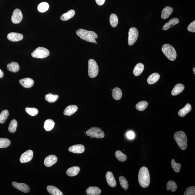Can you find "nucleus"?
Instances as JSON below:
<instances>
[{
	"instance_id": "a211bd4d",
	"label": "nucleus",
	"mask_w": 195,
	"mask_h": 195,
	"mask_svg": "<svg viewBox=\"0 0 195 195\" xmlns=\"http://www.w3.org/2000/svg\"><path fill=\"white\" fill-rule=\"evenodd\" d=\"M86 193L88 195H99L101 193V191L97 187L91 186L87 189Z\"/></svg>"
},
{
	"instance_id": "dca6fc26",
	"label": "nucleus",
	"mask_w": 195,
	"mask_h": 195,
	"mask_svg": "<svg viewBox=\"0 0 195 195\" xmlns=\"http://www.w3.org/2000/svg\"><path fill=\"white\" fill-rule=\"evenodd\" d=\"M19 83L24 87L30 88L32 87L34 84V80L30 78H26L21 79Z\"/></svg>"
},
{
	"instance_id": "f8f14e48",
	"label": "nucleus",
	"mask_w": 195,
	"mask_h": 195,
	"mask_svg": "<svg viewBox=\"0 0 195 195\" xmlns=\"http://www.w3.org/2000/svg\"><path fill=\"white\" fill-rule=\"evenodd\" d=\"M12 184L13 186H14V188L19 189L23 192L28 193L30 191V188L25 183H19L16 182H13Z\"/></svg>"
},
{
	"instance_id": "6ab92c4d",
	"label": "nucleus",
	"mask_w": 195,
	"mask_h": 195,
	"mask_svg": "<svg viewBox=\"0 0 195 195\" xmlns=\"http://www.w3.org/2000/svg\"><path fill=\"white\" fill-rule=\"evenodd\" d=\"M173 8L167 6L164 8L162 11L161 17L162 19H166L171 15L173 13Z\"/></svg>"
},
{
	"instance_id": "4c0bfd02",
	"label": "nucleus",
	"mask_w": 195,
	"mask_h": 195,
	"mask_svg": "<svg viewBox=\"0 0 195 195\" xmlns=\"http://www.w3.org/2000/svg\"><path fill=\"white\" fill-rule=\"evenodd\" d=\"M119 180L120 186L123 189L126 190L128 189L129 187L128 182L125 178L123 176H120Z\"/></svg>"
},
{
	"instance_id": "bb28decb",
	"label": "nucleus",
	"mask_w": 195,
	"mask_h": 195,
	"mask_svg": "<svg viewBox=\"0 0 195 195\" xmlns=\"http://www.w3.org/2000/svg\"><path fill=\"white\" fill-rule=\"evenodd\" d=\"M112 96L116 100L120 99L122 96V92L121 89L117 87L114 88L112 90Z\"/></svg>"
},
{
	"instance_id": "79ce46f5",
	"label": "nucleus",
	"mask_w": 195,
	"mask_h": 195,
	"mask_svg": "<svg viewBox=\"0 0 195 195\" xmlns=\"http://www.w3.org/2000/svg\"><path fill=\"white\" fill-rule=\"evenodd\" d=\"M25 111L28 114L32 116H36L38 113V110L36 108H25Z\"/></svg>"
},
{
	"instance_id": "a19ab883",
	"label": "nucleus",
	"mask_w": 195,
	"mask_h": 195,
	"mask_svg": "<svg viewBox=\"0 0 195 195\" xmlns=\"http://www.w3.org/2000/svg\"><path fill=\"white\" fill-rule=\"evenodd\" d=\"M171 163L172 168L174 171L177 173H179L181 166V164L177 163L174 159L172 160Z\"/></svg>"
},
{
	"instance_id": "5701e85b",
	"label": "nucleus",
	"mask_w": 195,
	"mask_h": 195,
	"mask_svg": "<svg viewBox=\"0 0 195 195\" xmlns=\"http://www.w3.org/2000/svg\"><path fill=\"white\" fill-rule=\"evenodd\" d=\"M191 104H187L184 107L178 111V115L180 117H183L187 114L191 112Z\"/></svg>"
},
{
	"instance_id": "4be33fe9",
	"label": "nucleus",
	"mask_w": 195,
	"mask_h": 195,
	"mask_svg": "<svg viewBox=\"0 0 195 195\" xmlns=\"http://www.w3.org/2000/svg\"><path fill=\"white\" fill-rule=\"evenodd\" d=\"M80 169L78 167H72L67 170L66 173L69 176L73 177L78 175L80 171Z\"/></svg>"
},
{
	"instance_id": "c9c22d12",
	"label": "nucleus",
	"mask_w": 195,
	"mask_h": 195,
	"mask_svg": "<svg viewBox=\"0 0 195 195\" xmlns=\"http://www.w3.org/2000/svg\"><path fill=\"white\" fill-rule=\"evenodd\" d=\"M115 157L120 162L125 161L127 159V156L125 154L123 153L120 150H117L115 152Z\"/></svg>"
},
{
	"instance_id": "c756f323",
	"label": "nucleus",
	"mask_w": 195,
	"mask_h": 195,
	"mask_svg": "<svg viewBox=\"0 0 195 195\" xmlns=\"http://www.w3.org/2000/svg\"><path fill=\"white\" fill-rule=\"evenodd\" d=\"M55 125V123L51 119H49L45 121L44 123V128L46 131L51 130L54 128Z\"/></svg>"
},
{
	"instance_id": "a18cd8bd",
	"label": "nucleus",
	"mask_w": 195,
	"mask_h": 195,
	"mask_svg": "<svg viewBox=\"0 0 195 195\" xmlns=\"http://www.w3.org/2000/svg\"><path fill=\"white\" fill-rule=\"evenodd\" d=\"M127 136L129 139L131 140V139H133L135 137V134L132 131H129L127 133Z\"/></svg>"
},
{
	"instance_id": "8fccbe9b",
	"label": "nucleus",
	"mask_w": 195,
	"mask_h": 195,
	"mask_svg": "<svg viewBox=\"0 0 195 195\" xmlns=\"http://www.w3.org/2000/svg\"><path fill=\"white\" fill-rule=\"evenodd\" d=\"M97 43H98L97 42H96V41L94 43H96V44H97Z\"/></svg>"
},
{
	"instance_id": "09e8293b",
	"label": "nucleus",
	"mask_w": 195,
	"mask_h": 195,
	"mask_svg": "<svg viewBox=\"0 0 195 195\" xmlns=\"http://www.w3.org/2000/svg\"><path fill=\"white\" fill-rule=\"evenodd\" d=\"M193 73H194V74H195V68H194L193 69Z\"/></svg>"
},
{
	"instance_id": "72a5a7b5",
	"label": "nucleus",
	"mask_w": 195,
	"mask_h": 195,
	"mask_svg": "<svg viewBox=\"0 0 195 195\" xmlns=\"http://www.w3.org/2000/svg\"><path fill=\"white\" fill-rule=\"evenodd\" d=\"M178 189V186L176 183L173 181H169L167 185V189L168 191H170L171 190L172 192H175Z\"/></svg>"
},
{
	"instance_id": "2eb2a0df",
	"label": "nucleus",
	"mask_w": 195,
	"mask_h": 195,
	"mask_svg": "<svg viewBox=\"0 0 195 195\" xmlns=\"http://www.w3.org/2000/svg\"><path fill=\"white\" fill-rule=\"evenodd\" d=\"M106 181L109 186L112 187H115L116 186V182L112 172L108 171L106 173Z\"/></svg>"
},
{
	"instance_id": "aec40b11",
	"label": "nucleus",
	"mask_w": 195,
	"mask_h": 195,
	"mask_svg": "<svg viewBox=\"0 0 195 195\" xmlns=\"http://www.w3.org/2000/svg\"><path fill=\"white\" fill-rule=\"evenodd\" d=\"M185 88L184 85L181 83L177 84L173 88L171 92V94L173 96H177L181 93Z\"/></svg>"
},
{
	"instance_id": "2f4dec72",
	"label": "nucleus",
	"mask_w": 195,
	"mask_h": 195,
	"mask_svg": "<svg viewBox=\"0 0 195 195\" xmlns=\"http://www.w3.org/2000/svg\"><path fill=\"white\" fill-rule=\"evenodd\" d=\"M109 22L112 27H116L118 23V19L115 14H112L110 16Z\"/></svg>"
},
{
	"instance_id": "f3484780",
	"label": "nucleus",
	"mask_w": 195,
	"mask_h": 195,
	"mask_svg": "<svg viewBox=\"0 0 195 195\" xmlns=\"http://www.w3.org/2000/svg\"><path fill=\"white\" fill-rule=\"evenodd\" d=\"M78 109V108L77 106L75 105H71L67 106L65 108L64 111V114L65 116H71L76 112Z\"/></svg>"
},
{
	"instance_id": "7ed1b4c3",
	"label": "nucleus",
	"mask_w": 195,
	"mask_h": 195,
	"mask_svg": "<svg viewBox=\"0 0 195 195\" xmlns=\"http://www.w3.org/2000/svg\"><path fill=\"white\" fill-rule=\"evenodd\" d=\"M174 138L180 149L185 150L187 147V138L186 134L183 131L177 132L174 135Z\"/></svg>"
},
{
	"instance_id": "f03ea898",
	"label": "nucleus",
	"mask_w": 195,
	"mask_h": 195,
	"mask_svg": "<svg viewBox=\"0 0 195 195\" xmlns=\"http://www.w3.org/2000/svg\"><path fill=\"white\" fill-rule=\"evenodd\" d=\"M76 33L82 40L92 43H94L96 41V39L98 37L97 34L95 32L83 29H78L76 31Z\"/></svg>"
},
{
	"instance_id": "9d476101",
	"label": "nucleus",
	"mask_w": 195,
	"mask_h": 195,
	"mask_svg": "<svg viewBox=\"0 0 195 195\" xmlns=\"http://www.w3.org/2000/svg\"><path fill=\"white\" fill-rule=\"evenodd\" d=\"M33 157L32 150H29L23 153L20 158V162L22 163H27L30 161Z\"/></svg>"
},
{
	"instance_id": "ddd939ff",
	"label": "nucleus",
	"mask_w": 195,
	"mask_h": 195,
	"mask_svg": "<svg viewBox=\"0 0 195 195\" xmlns=\"http://www.w3.org/2000/svg\"><path fill=\"white\" fill-rule=\"evenodd\" d=\"M8 40L12 42H18L22 40L23 36L22 34L17 33H10L7 35Z\"/></svg>"
},
{
	"instance_id": "58836bf2",
	"label": "nucleus",
	"mask_w": 195,
	"mask_h": 195,
	"mask_svg": "<svg viewBox=\"0 0 195 195\" xmlns=\"http://www.w3.org/2000/svg\"><path fill=\"white\" fill-rule=\"evenodd\" d=\"M11 144V141L6 138H0V148H5L9 147Z\"/></svg>"
},
{
	"instance_id": "a878e982",
	"label": "nucleus",
	"mask_w": 195,
	"mask_h": 195,
	"mask_svg": "<svg viewBox=\"0 0 195 195\" xmlns=\"http://www.w3.org/2000/svg\"><path fill=\"white\" fill-rule=\"evenodd\" d=\"M7 68L9 71L14 73L17 72L20 70L19 64L14 62H11L8 64Z\"/></svg>"
},
{
	"instance_id": "1a4fd4ad",
	"label": "nucleus",
	"mask_w": 195,
	"mask_h": 195,
	"mask_svg": "<svg viewBox=\"0 0 195 195\" xmlns=\"http://www.w3.org/2000/svg\"><path fill=\"white\" fill-rule=\"evenodd\" d=\"M23 18L22 14L20 9H16L13 12L11 20L13 23L17 24L20 22Z\"/></svg>"
},
{
	"instance_id": "b1692460",
	"label": "nucleus",
	"mask_w": 195,
	"mask_h": 195,
	"mask_svg": "<svg viewBox=\"0 0 195 195\" xmlns=\"http://www.w3.org/2000/svg\"><path fill=\"white\" fill-rule=\"evenodd\" d=\"M160 76L159 73H154L151 75L147 80V83L152 85L157 82L159 79Z\"/></svg>"
},
{
	"instance_id": "49530a36",
	"label": "nucleus",
	"mask_w": 195,
	"mask_h": 195,
	"mask_svg": "<svg viewBox=\"0 0 195 195\" xmlns=\"http://www.w3.org/2000/svg\"><path fill=\"white\" fill-rule=\"evenodd\" d=\"M106 0H96V2L99 6L102 5L104 4Z\"/></svg>"
},
{
	"instance_id": "f704fd0d",
	"label": "nucleus",
	"mask_w": 195,
	"mask_h": 195,
	"mask_svg": "<svg viewBox=\"0 0 195 195\" xmlns=\"http://www.w3.org/2000/svg\"><path fill=\"white\" fill-rule=\"evenodd\" d=\"M59 96L57 95H53L51 93L46 95L45 98L46 101L49 103H54L58 99Z\"/></svg>"
},
{
	"instance_id": "473e14b6",
	"label": "nucleus",
	"mask_w": 195,
	"mask_h": 195,
	"mask_svg": "<svg viewBox=\"0 0 195 195\" xmlns=\"http://www.w3.org/2000/svg\"><path fill=\"white\" fill-rule=\"evenodd\" d=\"M9 115V113L8 110H4L0 114V123H4Z\"/></svg>"
},
{
	"instance_id": "393cba45",
	"label": "nucleus",
	"mask_w": 195,
	"mask_h": 195,
	"mask_svg": "<svg viewBox=\"0 0 195 195\" xmlns=\"http://www.w3.org/2000/svg\"><path fill=\"white\" fill-rule=\"evenodd\" d=\"M47 189L48 192L52 195H63V193L56 187L49 186L47 187Z\"/></svg>"
},
{
	"instance_id": "f257e3e1",
	"label": "nucleus",
	"mask_w": 195,
	"mask_h": 195,
	"mask_svg": "<svg viewBox=\"0 0 195 195\" xmlns=\"http://www.w3.org/2000/svg\"><path fill=\"white\" fill-rule=\"evenodd\" d=\"M139 184L142 187H147L150 184V178L149 172L148 168L145 167L141 168L138 175Z\"/></svg>"
},
{
	"instance_id": "e433bc0d",
	"label": "nucleus",
	"mask_w": 195,
	"mask_h": 195,
	"mask_svg": "<svg viewBox=\"0 0 195 195\" xmlns=\"http://www.w3.org/2000/svg\"><path fill=\"white\" fill-rule=\"evenodd\" d=\"M17 126V121L15 119H13L11 120L10 123L9 127V132L12 133L16 132V129Z\"/></svg>"
},
{
	"instance_id": "412c9836",
	"label": "nucleus",
	"mask_w": 195,
	"mask_h": 195,
	"mask_svg": "<svg viewBox=\"0 0 195 195\" xmlns=\"http://www.w3.org/2000/svg\"><path fill=\"white\" fill-rule=\"evenodd\" d=\"M179 22V20L176 18H174L170 20L168 22L165 23L163 27V30H166L173 26L178 24Z\"/></svg>"
},
{
	"instance_id": "cd10ccee",
	"label": "nucleus",
	"mask_w": 195,
	"mask_h": 195,
	"mask_svg": "<svg viewBox=\"0 0 195 195\" xmlns=\"http://www.w3.org/2000/svg\"><path fill=\"white\" fill-rule=\"evenodd\" d=\"M75 14V12L74 10L71 9L68 12L62 14L60 17V19L62 21H67L72 18Z\"/></svg>"
},
{
	"instance_id": "ea45409f",
	"label": "nucleus",
	"mask_w": 195,
	"mask_h": 195,
	"mask_svg": "<svg viewBox=\"0 0 195 195\" xmlns=\"http://www.w3.org/2000/svg\"><path fill=\"white\" fill-rule=\"evenodd\" d=\"M49 5L46 2H42L39 4L38 6V9L39 12H44L49 9Z\"/></svg>"
},
{
	"instance_id": "de8ad7c7",
	"label": "nucleus",
	"mask_w": 195,
	"mask_h": 195,
	"mask_svg": "<svg viewBox=\"0 0 195 195\" xmlns=\"http://www.w3.org/2000/svg\"><path fill=\"white\" fill-rule=\"evenodd\" d=\"M3 76H4V73L0 69V78H2Z\"/></svg>"
},
{
	"instance_id": "9b49d317",
	"label": "nucleus",
	"mask_w": 195,
	"mask_h": 195,
	"mask_svg": "<svg viewBox=\"0 0 195 195\" xmlns=\"http://www.w3.org/2000/svg\"><path fill=\"white\" fill-rule=\"evenodd\" d=\"M58 161L57 156L54 155L48 156L46 157L44 160V165L47 167H50L54 165Z\"/></svg>"
},
{
	"instance_id": "20e7f679",
	"label": "nucleus",
	"mask_w": 195,
	"mask_h": 195,
	"mask_svg": "<svg viewBox=\"0 0 195 195\" xmlns=\"http://www.w3.org/2000/svg\"><path fill=\"white\" fill-rule=\"evenodd\" d=\"M162 50L164 54L168 59L173 61L176 59L177 57L176 51L173 46L168 44H165L162 46Z\"/></svg>"
},
{
	"instance_id": "423d86ee",
	"label": "nucleus",
	"mask_w": 195,
	"mask_h": 195,
	"mask_svg": "<svg viewBox=\"0 0 195 195\" xmlns=\"http://www.w3.org/2000/svg\"><path fill=\"white\" fill-rule=\"evenodd\" d=\"M86 134L88 136H90L92 138H102L105 136L104 131L99 128L92 127L88 129L86 132Z\"/></svg>"
},
{
	"instance_id": "39448f33",
	"label": "nucleus",
	"mask_w": 195,
	"mask_h": 195,
	"mask_svg": "<svg viewBox=\"0 0 195 195\" xmlns=\"http://www.w3.org/2000/svg\"><path fill=\"white\" fill-rule=\"evenodd\" d=\"M99 68L95 60L91 59L88 61V75L91 78H96L98 73Z\"/></svg>"
},
{
	"instance_id": "7c9ffc66",
	"label": "nucleus",
	"mask_w": 195,
	"mask_h": 195,
	"mask_svg": "<svg viewBox=\"0 0 195 195\" xmlns=\"http://www.w3.org/2000/svg\"><path fill=\"white\" fill-rule=\"evenodd\" d=\"M148 106V103L146 101H142L136 105V107L139 111H143L146 109Z\"/></svg>"
},
{
	"instance_id": "4468645a",
	"label": "nucleus",
	"mask_w": 195,
	"mask_h": 195,
	"mask_svg": "<svg viewBox=\"0 0 195 195\" xmlns=\"http://www.w3.org/2000/svg\"><path fill=\"white\" fill-rule=\"evenodd\" d=\"M85 147L84 146L81 144H78L69 147V151L70 152L75 154H81L85 151Z\"/></svg>"
},
{
	"instance_id": "0eeeda50",
	"label": "nucleus",
	"mask_w": 195,
	"mask_h": 195,
	"mask_svg": "<svg viewBox=\"0 0 195 195\" xmlns=\"http://www.w3.org/2000/svg\"><path fill=\"white\" fill-rule=\"evenodd\" d=\"M50 55V52L43 47H38L32 53L33 57L36 58L43 59L46 58Z\"/></svg>"
},
{
	"instance_id": "6e6552de",
	"label": "nucleus",
	"mask_w": 195,
	"mask_h": 195,
	"mask_svg": "<svg viewBox=\"0 0 195 195\" xmlns=\"http://www.w3.org/2000/svg\"><path fill=\"white\" fill-rule=\"evenodd\" d=\"M128 35V44L129 46H132L135 43L137 40L138 31L136 28H131L129 29Z\"/></svg>"
},
{
	"instance_id": "c03bdc74",
	"label": "nucleus",
	"mask_w": 195,
	"mask_h": 195,
	"mask_svg": "<svg viewBox=\"0 0 195 195\" xmlns=\"http://www.w3.org/2000/svg\"><path fill=\"white\" fill-rule=\"evenodd\" d=\"M188 30L190 32H195V21L191 23L188 27Z\"/></svg>"
},
{
	"instance_id": "37998d69",
	"label": "nucleus",
	"mask_w": 195,
	"mask_h": 195,
	"mask_svg": "<svg viewBox=\"0 0 195 195\" xmlns=\"http://www.w3.org/2000/svg\"><path fill=\"white\" fill-rule=\"evenodd\" d=\"M184 195H195V187L192 186L189 187L187 188L185 191Z\"/></svg>"
},
{
	"instance_id": "c85d7f7f",
	"label": "nucleus",
	"mask_w": 195,
	"mask_h": 195,
	"mask_svg": "<svg viewBox=\"0 0 195 195\" xmlns=\"http://www.w3.org/2000/svg\"><path fill=\"white\" fill-rule=\"evenodd\" d=\"M144 66L143 64L139 63L136 65L133 70V74L136 76H139L143 72Z\"/></svg>"
}]
</instances>
